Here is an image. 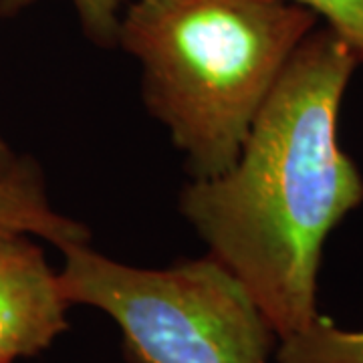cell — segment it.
Returning a JSON list of instances; mask_svg holds the SVG:
<instances>
[{"mask_svg":"<svg viewBox=\"0 0 363 363\" xmlns=\"http://www.w3.org/2000/svg\"><path fill=\"white\" fill-rule=\"evenodd\" d=\"M359 65L327 26L293 52L230 168L190 180L180 212L208 255L247 286L279 341L317 309L327 236L363 202V178L339 143V109Z\"/></svg>","mask_w":363,"mask_h":363,"instance_id":"1","label":"cell"},{"mask_svg":"<svg viewBox=\"0 0 363 363\" xmlns=\"http://www.w3.org/2000/svg\"><path fill=\"white\" fill-rule=\"evenodd\" d=\"M317 26L289 0H130L117 47L142 67L147 111L190 180L233 166L286 63Z\"/></svg>","mask_w":363,"mask_h":363,"instance_id":"2","label":"cell"},{"mask_svg":"<svg viewBox=\"0 0 363 363\" xmlns=\"http://www.w3.org/2000/svg\"><path fill=\"white\" fill-rule=\"evenodd\" d=\"M69 305L105 313L133 363H271L279 337L242 285L212 255L166 269L109 259L89 245L61 250Z\"/></svg>","mask_w":363,"mask_h":363,"instance_id":"3","label":"cell"},{"mask_svg":"<svg viewBox=\"0 0 363 363\" xmlns=\"http://www.w3.org/2000/svg\"><path fill=\"white\" fill-rule=\"evenodd\" d=\"M69 307L45 250L0 226V363L49 350L69 327Z\"/></svg>","mask_w":363,"mask_h":363,"instance_id":"4","label":"cell"},{"mask_svg":"<svg viewBox=\"0 0 363 363\" xmlns=\"http://www.w3.org/2000/svg\"><path fill=\"white\" fill-rule=\"evenodd\" d=\"M0 226L43 238L63 250L73 245H89V228L57 212L45 192L39 168L0 178Z\"/></svg>","mask_w":363,"mask_h":363,"instance_id":"5","label":"cell"},{"mask_svg":"<svg viewBox=\"0 0 363 363\" xmlns=\"http://www.w3.org/2000/svg\"><path fill=\"white\" fill-rule=\"evenodd\" d=\"M274 363H363V329H343L319 315L307 329L279 341Z\"/></svg>","mask_w":363,"mask_h":363,"instance_id":"6","label":"cell"},{"mask_svg":"<svg viewBox=\"0 0 363 363\" xmlns=\"http://www.w3.org/2000/svg\"><path fill=\"white\" fill-rule=\"evenodd\" d=\"M37 0H0V16L13 18ZM85 37L101 49L117 47V30L130 0H71Z\"/></svg>","mask_w":363,"mask_h":363,"instance_id":"7","label":"cell"},{"mask_svg":"<svg viewBox=\"0 0 363 363\" xmlns=\"http://www.w3.org/2000/svg\"><path fill=\"white\" fill-rule=\"evenodd\" d=\"M307 9L343 40L363 63V0H289Z\"/></svg>","mask_w":363,"mask_h":363,"instance_id":"8","label":"cell"},{"mask_svg":"<svg viewBox=\"0 0 363 363\" xmlns=\"http://www.w3.org/2000/svg\"><path fill=\"white\" fill-rule=\"evenodd\" d=\"M33 166L28 164L26 160L18 157L13 152V147L9 145V142L2 138L0 133V178H11V176H16L21 172H25Z\"/></svg>","mask_w":363,"mask_h":363,"instance_id":"9","label":"cell"}]
</instances>
